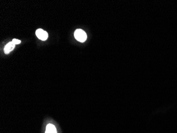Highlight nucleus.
Instances as JSON below:
<instances>
[{
	"mask_svg": "<svg viewBox=\"0 0 177 133\" xmlns=\"http://www.w3.org/2000/svg\"><path fill=\"white\" fill-rule=\"evenodd\" d=\"M74 37L76 40L80 42H85L87 39V34L81 29H77L74 32Z\"/></svg>",
	"mask_w": 177,
	"mask_h": 133,
	"instance_id": "f257e3e1",
	"label": "nucleus"
},
{
	"mask_svg": "<svg viewBox=\"0 0 177 133\" xmlns=\"http://www.w3.org/2000/svg\"><path fill=\"white\" fill-rule=\"evenodd\" d=\"M12 42L14 43V44L17 45L19 44H20V43H21V41H20V40H19V39H14L12 40Z\"/></svg>",
	"mask_w": 177,
	"mask_h": 133,
	"instance_id": "39448f33",
	"label": "nucleus"
},
{
	"mask_svg": "<svg viewBox=\"0 0 177 133\" xmlns=\"http://www.w3.org/2000/svg\"><path fill=\"white\" fill-rule=\"evenodd\" d=\"M16 45L14 44V43L12 42H10L8 44L6 45V46L4 47V51L6 54H9V53L11 52L12 51L14 50L15 47Z\"/></svg>",
	"mask_w": 177,
	"mask_h": 133,
	"instance_id": "7ed1b4c3",
	"label": "nucleus"
},
{
	"mask_svg": "<svg viewBox=\"0 0 177 133\" xmlns=\"http://www.w3.org/2000/svg\"><path fill=\"white\" fill-rule=\"evenodd\" d=\"M36 36L38 39L42 41H45L48 38V34L46 31H44L42 29H38L36 31Z\"/></svg>",
	"mask_w": 177,
	"mask_h": 133,
	"instance_id": "f03ea898",
	"label": "nucleus"
},
{
	"mask_svg": "<svg viewBox=\"0 0 177 133\" xmlns=\"http://www.w3.org/2000/svg\"><path fill=\"white\" fill-rule=\"evenodd\" d=\"M45 133H56V129L54 125L53 124H48L47 125Z\"/></svg>",
	"mask_w": 177,
	"mask_h": 133,
	"instance_id": "20e7f679",
	"label": "nucleus"
}]
</instances>
